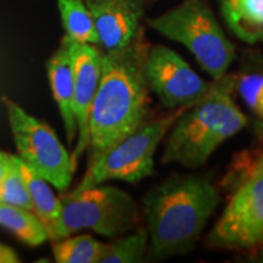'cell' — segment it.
Returning a JSON list of instances; mask_svg holds the SVG:
<instances>
[{"label":"cell","mask_w":263,"mask_h":263,"mask_svg":"<svg viewBox=\"0 0 263 263\" xmlns=\"http://www.w3.org/2000/svg\"><path fill=\"white\" fill-rule=\"evenodd\" d=\"M221 200L209 173L171 174L146 192L142 218L149 234L146 262L190 253Z\"/></svg>","instance_id":"obj_1"},{"label":"cell","mask_w":263,"mask_h":263,"mask_svg":"<svg viewBox=\"0 0 263 263\" xmlns=\"http://www.w3.org/2000/svg\"><path fill=\"white\" fill-rule=\"evenodd\" d=\"M149 43L142 32L127 47L104 53L101 79L89 114L88 165L148 119L149 89L143 76Z\"/></svg>","instance_id":"obj_2"},{"label":"cell","mask_w":263,"mask_h":263,"mask_svg":"<svg viewBox=\"0 0 263 263\" xmlns=\"http://www.w3.org/2000/svg\"><path fill=\"white\" fill-rule=\"evenodd\" d=\"M233 94L234 78L227 72L212 82V89L202 100L184 108L164 139L161 164L200 168L224 142L243 130L249 119Z\"/></svg>","instance_id":"obj_3"},{"label":"cell","mask_w":263,"mask_h":263,"mask_svg":"<svg viewBox=\"0 0 263 263\" xmlns=\"http://www.w3.org/2000/svg\"><path fill=\"white\" fill-rule=\"evenodd\" d=\"M231 196L206 237L211 249L253 250L263 246V151L241 154L226 177Z\"/></svg>","instance_id":"obj_4"},{"label":"cell","mask_w":263,"mask_h":263,"mask_svg":"<svg viewBox=\"0 0 263 263\" xmlns=\"http://www.w3.org/2000/svg\"><path fill=\"white\" fill-rule=\"evenodd\" d=\"M146 22L161 35L187 48L214 81L226 75L234 62L235 46L227 37L209 0H183Z\"/></svg>","instance_id":"obj_5"},{"label":"cell","mask_w":263,"mask_h":263,"mask_svg":"<svg viewBox=\"0 0 263 263\" xmlns=\"http://www.w3.org/2000/svg\"><path fill=\"white\" fill-rule=\"evenodd\" d=\"M59 240L82 230L116 238L141 226L142 209L135 197L105 183L66 190L60 196Z\"/></svg>","instance_id":"obj_6"},{"label":"cell","mask_w":263,"mask_h":263,"mask_svg":"<svg viewBox=\"0 0 263 263\" xmlns=\"http://www.w3.org/2000/svg\"><path fill=\"white\" fill-rule=\"evenodd\" d=\"M184 108L187 107L171 110L165 116L142 122L88 165L85 176L75 189L91 187L111 180L133 184L152 176L155 152Z\"/></svg>","instance_id":"obj_7"},{"label":"cell","mask_w":263,"mask_h":263,"mask_svg":"<svg viewBox=\"0 0 263 263\" xmlns=\"http://www.w3.org/2000/svg\"><path fill=\"white\" fill-rule=\"evenodd\" d=\"M3 103L19 158L60 193L69 190L76 167L54 130L9 98Z\"/></svg>","instance_id":"obj_8"},{"label":"cell","mask_w":263,"mask_h":263,"mask_svg":"<svg viewBox=\"0 0 263 263\" xmlns=\"http://www.w3.org/2000/svg\"><path fill=\"white\" fill-rule=\"evenodd\" d=\"M143 76L149 92L157 95L168 111L195 104L212 89V84L197 75L179 53L162 44H149Z\"/></svg>","instance_id":"obj_9"},{"label":"cell","mask_w":263,"mask_h":263,"mask_svg":"<svg viewBox=\"0 0 263 263\" xmlns=\"http://www.w3.org/2000/svg\"><path fill=\"white\" fill-rule=\"evenodd\" d=\"M66 38L69 41L75 75L73 108L76 120V141L72 154V162L75 167H78L79 158L85 154L89 142V114L101 79L104 51L98 46L78 43L67 35Z\"/></svg>","instance_id":"obj_10"},{"label":"cell","mask_w":263,"mask_h":263,"mask_svg":"<svg viewBox=\"0 0 263 263\" xmlns=\"http://www.w3.org/2000/svg\"><path fill=\"white\" fill-rule=\"evenodd\" d=\"M92 15L98 47L114 53L145 32V5L141 0H84Z\"/></svg>","instance_id":"obj_11"},{"label":"cell","mask_w":263,"mask_h":263,"mask_svg":"<svg viewBox=\"0 0 263 263\" xmlns=\"http://www.w3.org/2000/svg\"><path fill=\"white\" fill-rule=\"evenodd\" d=\"M47 75L53 98L65 126L66 139L70 145L76 141V120L73 98H75V75L70 56V47L66 35L62 37L60 46L47 62Z\"/></svg>","instance_id":"obj_12"},{"label":"cell","mask_w":263,"mask_h":263,"mask_svg":"<svg viewBox=\"0 0 263 263\" xmlns=\"http://www.w3.org/2000/svg\"><path fill=\"white\" fill-rule=\"evenodd\" d=\"M228 29L246 44L263 43V0H219Z\"/></svg>","instance_id":"obj_13"},{"label":"cell","mask_w":263,"mask_h":263,"mask_svg":"<svg viewBox=\"0 0 263 263\" xmlns=\"http://www.w3.org/2000/svg\"><path fill=\"white\" fill-rule=\"evenodd\" d=\"M21 160V158H19ZM21 170L28 186L32 212L38 216L46 228L50 241L59 240V219H60V199L53 192V186L47 180L38 176L21 160Z\"/></svg>","instance_id":"obj_14"},{"label":"cell","mask_w":263,"mask_h":263,"mask_svg":"<svg viewBox=\"0 0 263 263\" xmlns=\"http://www.w3.org/2000/svg\"><path fill=\"white\" fill-rule=\"evenodd\" d=\"M234 78V92L246 107L263 122V56L249 53Z\"/></svg>","instance_id":"obj_15"},{"label":"cell","mask_w":263,"mask_h":263,"mask_svg":"<svg viewBox=\"0 0 263 263\" xmlns=\"http://www.w3.org/2000/svg\"><path fill=\"white\" fill-rule=\"evenodd\" d=\"M0 227L10 231L22 243L37 247L48 240L47 231L38 216L28 209L0 202Z\"/></svg>","instance_id":"obj_16"},{"label":"cell","mask_w":263,"mask_h":263,"mask_svg":"<svg viewBox=\"0 0 263 263\" xmlns=\"http://www.w3.org/2000/svg\"><path fill=\"white\" fill-rule=\"evenodd\" d=\"M149 234L145 226L116 237L111 243L104 245L98 263H142L146 262Z\"/></svg>","instance_id":"obj_17"},{"label":"cell","mask_w":263,"mask_h":263,"mask_svg":"<svg viewBox=\"0 0 263 263\" xmlns=\"http://www.w3.org/2000/svg\"><path fill=\"white\" fill-rule=\"evenodd\" d=\"M65 35L85 44L98 46L92 15L84 0H57Z\"/></svg>","instance_id":"obj_18"},{"label":"cell","mask_w":263,"mask_h":263,"mask_svg":"<svg viewBox=\"0 0 263 263\" xmlns=\"http://www.w3.org/2000/svg\"><path fill=\"white\" fill-rule=\"evenodd\" d=\"M104 243L92 235H67L51 241V250L57 263H98Z\"/></svg>","instance_id":"obj_19"},{"label":"cell","mask_w":263,"mask_h":263,"mask_svg":"<svg viewBox=\"0 0 263 263\" xmlns=\"http://www.w3.org/2000/svg\"><path fill=\"white\" fill-rule=\"evenodd\" d=\"M0 202L32 211V200L21 170V160L18 155H12L9 171L0 181Z\"/></svg>","instance_id":"obj_20"},{"label":"cell","mask_w":263,"mask_h":263,"mask_svg":"<svg viewBox=\"0 0 263 263\" xmlns=\"http://www.w3.org/2000/svg\"><path fill=\"white\" fill-rule=\"evenodd\" d=\"M21 259H19L18 253L10 249L9 246L2 245L0 243V263H19Z\"/></svg>","instance_id":"obj_21"},{"label":"cell","mask_w":263,"mask_h":263,"mask_svg":"<svg viewBox=\"0 0 263 263\" xmlns=\"http://www.w3.org/2000/svg\"><path fill=\"white\" fill-rule=\"evenodd\" d=\"M10 164H12V155L0 149V181L6 176V173L9 171Z\"/></svg>","instance_id":"obj_22"},{"label":"cell","mask_w":263,"mask_h":263,"mask_svg":"<svg viewBox=\"0 0 263 263\" xmlns=\"http://www.w3.org/2000/svg\"><path fill=\"white\" fill-rule=\"evenodd\" d=\"M254 133L257 135V138L260 141H263V122H260V120L254 122Z\"/></svg>","instance_id":"obj_23"},{"label":"cell","mask_w":263,"mask_h":263,"mask_svg":"<svg viewBox=\"0 0 263 263\" xmlns=\"http://www.w3.org/2000/svg\"><path fill=\"white\" fill-rule=\"evenodd\" d=\"M142 3H143V5H145V6H146V5H148V3H152V2H157V0H141Z\"/></svg>","instance_id":"obj_24"}]
</instances>
